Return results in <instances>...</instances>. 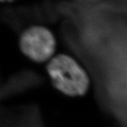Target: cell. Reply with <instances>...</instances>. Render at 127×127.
<instances>
[{
	"label": "cell",
	"instance_id": "obj_1",
	"mask_svg": "<svg viewBox=\"0 0 127 127\" xmlns=\"http://www.w3.org/2000/svg\"><path fill=\"white\" fill-rule=\"evenodd\" d=\"M46 71L53 87L66 96L81 97L88 91V75L69 55L60 54L53 57L47 64Z\"/></svg>",
	"mask_w": 127,
	"mask_h": 127
},
{
	"label": "cell",
	"instance_id": "obj_2",
	"mask_svg": "<svg viewBox=\"0 0 127 127\" xmlns=\"http://www.w3.org/2000/svg\"><path fill=\"white\" fill-rule=\"evenodd\" d=\"M56 47L55 35L43 26H31L19 36V50L25 56L35 63H43L51 60Z\"/></svg>",
	"mask_w": 127,
	"mask_h": 127
},
{
	"label": "cell",
	"instance_id": "obj_3",
	"mask_svg": "<svg viewBox=\"0 0 127 127\" xmlns=\"http://www.w3.org/2000/svg\"><path fill=\"white\" fill-rule=\"evenodd\" d=\"M13 1H14V0H1V2H12Z\"/></svg>",
	"mask_w": 127,
	"mask_h": 127
}]
</instances>
